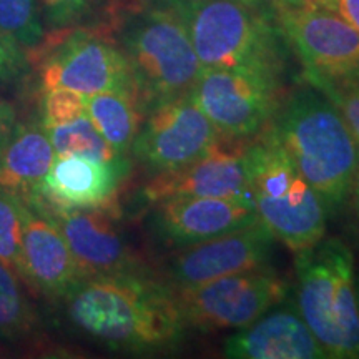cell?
<instances>
[{"mask_svg":"<svg viewBox=\"0 0 359 359\" xmlns=\"http://www.w3.org/2000/svg\"><path fill=\"white\" fill-rule=\"evenodd\" d=\"M65 302L80 330L114 349L172 348L188 327L177 291L140 271L85 278Z\"/></svg>","mask_w":359,"mask_h":359,"instance_id":"obj_1","label":"cell"},{"mask_svg":"<svg viewBox=\"0 0 359 359\" xmlns=\"http://www.w3.org/2000/svg\"><path fill=\"white\" fill-rule=\"evenodd\" d=\"M269 128L327 213L338 210L349 196L359 147L333 103L304 82L283 98Z\"/></svg>","mask_w":359,"mask_h":359,"instance_id":"obj_2","label":"cell"},{"mask_svg":"<svg viewBox=\"0 0 359 359\" xmlns=\"http://www.w3.org/2000/svg\"><path fill=\"white\" fill-rule=\"evenodd\" d=\"M118 47L148 111L188 95L201 72L190 34L170 0H127L118 15Z\"/></svg>","mask_w":359,"mask_h":359,"instance_id":"obj_3","label":"cell"},{"mask_svg":"<svg viewBox=\"0 0 359 359\" xmlns=\"http://www.w3.org/2000/svg\"><path fill=\"white\" fill-rule=\"evenodd\" d=\"M245 168L257 218L278 241L298 253L325 238V201L299 173L269 125L248 142Z\"/></svg>","mask_w":359,"mask_h":359,"instance_id":"obj_4","label":"cell"},{"mask_svg":"<svg viewBox=\"0 0 359 359\" xmlns=\"http://www.w3.org/2000/svg\"><path fill=\"white\" fill-rule=\"evenodd\" d=\"M206 69L285 70L286 43L275 11H258L235 0H170Z\"/></svg>","mask_w":359,"mask_h":359,"instance_id":"obj_5","label":"cell"},{"mask_svg":"<svg viewBox=\"0 0 359 359\" xmlns=\"http://www.w3.org/2000/svg\"><path fill=\"white\" fill-rule=\"evenodd\" d=\"M298 311L326 358H359V303L351 250L339 238L296 253Z\"/></svg>","mask_w":359,"mask_h":359,"instance_id":"obj_6","label":"cell"},{"mask_svg":"<svg viewBox=\"0 0 359 359\" xmlns=\"http://www.w3.org/2000/svg\"><path fill=\"white\" fill-rule=\"evenodd\" d=\"M275 19L308 83L359 79V32L338 13L303 0L273 2Z\"/></svg>","mask_w":359,"mask_h":359,"instance_id":"obj_7","label":"cell"},{"mask_svg":"<svg viewBox=\"0 0 359 359\" xmlns=\"http://www.w3.org/2000/svg\"><path fill=\"white\" fill-rule=\"evenodd\" d=\"M281 77L264 70L201 67L190 95L223 138L250 140L280 109Z\"/></svg>","mask_w":359,"mask_h":359,"instance_id":"obj_8","label":"cell"},{"mask_svg":"<svg viewBox=\"0 0 359 359\" xmlns=\"http://www.w3.org/2000/svg\"><path fill=\"white\" fill-rule=\"evenodd\" d=\"M175 291L188 327L241 330L283 303L288 281L268 266Z\"/></svg>","mask_w":359,"mask_h":359,"instance_id":"obj_9","label":"cell"},{"mask_svg":"<svg viewBox=\"0 0 359 359\" xmlns=\"http://www.w3.org/2000/svg\"><path fill=\"white\" fill-rule=\"evenodd\" d=\"M222 138L188 93L151 107L130 151L156 175L193 163Z\"/></svg>","mask_w":359,"mask_h":359,"instance_id":"obj_10","label":"cell"},{"mask_svg":"<svg viewBox=\"0 0 359 359\" xmlns=\"http://www.w3.org/2000/svg\"><path fill=\"white\" fill-rule=\"evenodd\" d=\"M43 90L64 87L95 95L135 92L132 69L118 45L92 30L75 29L57 42L42 65Z\"/></svg>","mask_w":359,"mask_h":359,"instance_id":"obj_11","label":"cell"},{"mask_svg":"<svg viewBox=\"0 0 359 359\" xmlns=\"http://www.w3.org/2000/svg\"><path fill=\"white\" fill-rule=\"evenodd\" d=\"M276 238L257 222L182 250L168 264L173 290L191 288L217 278L268 268Z\"/></svg>","mask_w":359,"mask_h":359,"instance_id":"obj_12","label":"cell"},{"mask_svg":"<svg viewBox=\"0 0 359 359\" xmlns=\"http://www.w3.org/2000/svg\"><path fill=\"white\" fill-rule=\"evenodd\" d=\"M250 140L222 138L208 154L187 167L156 173L143 188V196L150 203L175 196L250 200L245 168V151Z\"/></svg>","mask_w":359,"mask_h":359,"instance_id":"obj_13","label":"cell"},{"mask_svg":"<svg viewBox=\"0 0 359 359\" xmlns=\"http://www.w3.org/2000/svg\"><path fill=\"white\" fill-rule=\"evenodd\" d=\"M32 205V203H30ZM42 210L53 219L85 278L138 271V259L120 231L110 206L85 210Z\"/></svg>","mask_w":359,"mask_h":359,"instance_id":"obj_14","label":"cell"},{"mask_svg":"<svg viewBox=\"0 0 359 359\" xmlns=\"http://www.w3.org/2000/svg\"><path fill=\"white\" fill-rule=\"evenodd\" d=\"M128 170L127 156L114 161L55 156L47 177L25 201L47 210L110 206Z\"/></svg>","mask_w":359,"mask_h":359,"instance_id":"obj_15","label":"cell"},{"mask_svg":"<svg viewBox=\"0 0 359 359\" xmlns=\"http://www.w3.org/2000/svg\"><path fill=\"white\" fill-rule=\"evenodd\" d=\"M154 230L172 246H188L257 222L253 201L217 196H175L155 203Z\"/></svg>","mask_w":359,"mask_h":359,"instance_id":"obj_16","label":"cell"},{"mask_svg":"<svg viewBox=\"0 0 359 359\" xmlns=\"http://www.w3.org/2000/svg\"><path fill=\"white\" fill-rule=\"evenodd\" d=\"M19 276L50 298H65L83 280L53 219L27 201Z\"/></svg>","mask_w":359,"mask_h":359,"instance_id":"obj_17","label":"cell"},{"mask_svg":"<svg viewBox=\"0 0 359 359\" xmlns=\"http://www.w3.org/2000/svg\"><path fill=\"white\" fill-rule=\"evenodd\" d=\"M224 356L235 359H321L326 358L299 311L281 308L236 330L224 344Z\"/></svg>","mask_w":359,"mask_h":359,"instance_id":"obj_18","label":"cell"},{"mask_svg":"<svg viewBox=\"0 0 359 359\" xmlns=\"http://www.w3.org/2000/svg\"><path fill=\"white\" fill-rule=\"evenodd\" d=\"M55 156L42 123L17 125L0 151V190L27 200L47 177Z\"/></svg>","mask_w":359,"mask_h":359,"instance_id":"obj_19","label":"cell"},{"mask_svg":"<svg viewBox=\"0 0 359 359\" xmlns=\"http://www.w3.org/2000/svg\"><path fill=\"white\" fill-rule=\"evenodd\" d=\"M145 107L135 92H103L87 97V115L118 155L127 156L142 127Z\"/></svg>","mask_w":359,"mask_h":359,"instance_id":"obj_20","label":"cell"},{"mask_svg":"<svg viewBox=\"0 0 359 359\" xmlns=\"http://www.w3.org/2000/svg\"><path fill=\"white\" fill-rule=\"evenodd\" d=\"M45 128V127H43ZM57 156H85V158L114 161L122 158L114 147L103 138L88 115L74 122L45 128Z\"/></svg>","mask_w":359,"mask_h":359,"instance_id":"obj_21","label":"cell"},{"mask_svg":"<svg viewBox=\"0 0 359 359\" xmlns=\"http://www.w3.org/2000/svg\"><path fill=\"white\" fill-rule=\"evenodd\" d=\"M34 326V311L19 283V275L0 262V338H17Z\"/></svg>","mask_w":359,"mask_h":359,"instance_id":"obj_22","label":"cell"},{"mask_svg":"<svg viewBox=\"0 0 359 359\" xmlns=\"http://www.w3.org/2000/svg\"><path fill=\"white\" fill-rule=\"evenodd\" d=\"M0 30L22 47H37L43 39L39 0H0Z\"/></svg>","mask_w":359,"mask_h":359,"instance_id":"obj_23","label":"cell"},{"mask_svg":"<svg viewBox=\"0 0 359 359\" xmlns=\"http://www.w3.org/2000/svg\"><path fill=\"white\" fill-rule=\"evenodd\" d=\"M25 200L15 193L0 190V262L19 275L22 259Z\"/></svg>","mask_w":359,"mask_h":359,"instance_id":"obj_24","label":"cell"},{"mask_svg":"<svg viewBox=\"0 0 359 359\" xmlns=\"http://www.w3.org/2000/svg\"><path fill=\"white\" fill-rule=\"evenodd\" d=\"M42 111L45 128L74 122L87 115V95L64 87L45 90Z\"/></svg>","mask_w":359,"mask_h":359,"instance_id":"obj_25","label":"cell"},{"mask_svg":"<svg viewBox=\"0 0 359 359\" xmlns=\"http://www.w3.org/2000/svg\"><path fill=\"white\" fill-rule=\"evenodd\" d=\"M309 85L316 87L323 95L327 97V100L333 103L359 147V79Z\"/></svg>","mask_w":359,"mask_h":359,"instance_id":"obj_26","label":"cell"},{"mask_svg":"<svg viewBox=\"0 0 359 359\" xmlns=\"http://www.w3.org/2000/svg\"><path fill=\"white\" fill-rule=\"evenodd\" d=\"M103 0H39L40 13L53 29H67L93 13Z\"/></svg>","mask_w":359,"mask_h":359,"instance_id":"obj_27","label":"cell"},{"mask_svg":"<svg viewBox=\"0 0 359 359\" xmlns=\"http://www.w3.org/2000/svg\"><path fill=\"white\" fill-rule=\"evenodd\" d=\"M29 69L24 47L11 35L0 30V83L13 82Z\"/></svg>","mask_w":359,"mask_h":359,"instance_id":"obj_28","label":"cell"},{"mask_svg":"<svg viewBox=\"0 0 359 359\" xmlns=\"http://www.w3.org/2000/svg\"><path fill=\"white\" fill-rule=\"evenodd\" d=\"M321 7L338 13L341 19L359 32V0H325Z\"/></svg>","mask_w":359,"mask_h":359,"instance_id":"obj_29","label":"cell"},{"mask_svg":"<svg viewBox=\"0 0 359 359\" xmlns=\"http://www.w3.org/2000/svg\"><path fill=\"white\" fill-rule=\"evenodd\" d=\"M13 128H15V111H13L12 105L0 100V151L11 140Z\"/></svg>","mask_w":359,"mask_h":359,"instance_id":"obj_30","label":"cell"},{"mask_svg":"<svg viewBox=\"0 0 359 359\" xmlns=\"http://www.w3.org/2000/svg\"><path fill=\"white\" fill-rule=\"evenodd\" d=\"M238 4H243V6H248L251 8H258V11H268L273 12V0H235Z\"/></svg>","mask_w":359,"mask_h":359,"instance_id":"obj_31","label":"cell"},{"mask_svg":"<svg viewBox=\"0 0 359 359\" xmlns=\"http://www.w3.org/2000/svg\"><path fill=\"white\" fill-rule=\"evenodd\" d=\"M349 193H351L354 206H356V210L359 213V155H358V163H356V170H354L353 182H351V190H349Z\"/></svg>","mask_w":359,"mask_h":359,"instance_id":"obj_32","label":"cell"},{"mask_svg":"<svg viewBox=\"0 0 359 359\" xmlns=\"http://www.w3.org/2000/svg\"><path fill=\"white\" fill-rule=\"evenodd\" d=\"M303 2L313 4V6H323V4H325V0H303Z\"/></svg>","mask_w":359,"mask_h":359,"instance_id":"obj_33","label":"cell"},{"mask_svg":"<svg viewBox=\"0 0 359 359\" xmlns=\"http://www.w3.org/2000/svg\"><path fill=\"white\" fill-rule=\"evenodd\" d=\"M356 288H358V303H359V286H356Z\"/></svg>","mask_w":359,"mask_h":359,"instance_id":"obj_34","label":"cell"},{"mask_svg":"<svg viewBox=\"0 0 359 359\" xmlns=\"http://www.w3.org/2000/svg\"><path fill=\"white\" fill-rule=\"evenodd\" d=\"M273 2H276V0H273Z\"/></svg>","mask_w":359,"mask_h":359,"instance_id":"obj_35","label":"cell"}]
</instances>
